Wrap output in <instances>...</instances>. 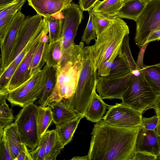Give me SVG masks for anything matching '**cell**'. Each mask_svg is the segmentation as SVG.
Here are the masks:
<instances>
[{"instance_id": "6da1fadb", "label": "cell", "mask_w": 160, "mask_h": 160, "mask_svg": "<svg viewBox=\"0 0 160 160\" xmlns=\"http://www.w3.org/2000/svg\"><path fill=\"white\" fill-rule=\"evenodd\" d=\"M142 128L110 125L103 120L96 122L91 133L88 160H133Z\"/></svg>"}, {"instance_id": "7a4b0ae2", "label": "cell", "mask_w": 160, "mask_h": 160, "mask_svg": "<svg viewBox=\"0 0 160 160\" xmlns=\"http://www.w3.org/2000/svg\"><path fill=\"white\" fill-rule=\"evenodd\" d=\"M81 58L82 67L75 92L70 98L62 100L77 114L84 115L96 91L98 76L93 65V45L83 48Z\"/></svg>"}, {"instance_id": "3957f363", "label": "cell", "mask_w": 160, "mask_h": 160, "mask_svg": "<svg viewBox=\"0 0 160 160\" xmlns=\"http://www.w3.org/2000/svg\"><path fill=\"white\" fill-rule=\"evenodd\" d=\"M129 33L127 23L122 18H116L97 36L93 45V65L96 71L104 62H113L121 51L125 37Z\"/></svg>"}, {"instance_id": "277c9868", "label": "cell", "mask_w": 160, "mask_h": 160, "mask_svg": "<svg viewBox=\"0 0 160 160\" xmlns=\"http://www.w3.org/2000/svg\"><path fill=\"white\" fill-rule=\"evenodd\" d=\"M159 96L141 72L138 76L132 74L130 85L121 100L123 104L143 114L147 110L154 109Z\"/></svg>"}, {"instance_id": "5b68a950", "label": "cell", "mask_w": 160, "mask_h": 160, "mask_svg": "<svg viewBox=\"0 0 160 160\" xmlns=\"http://www.w3.org/2000/svg\"><path fill=\"white\" fill-rule=\"evenodd\" d=\"M82 67L81 58L75 61L68 62L56 68V84L48 103L63 98L68 99L73 95Z\"/></svg>"}, {"instance_id": "8992f818", "label": "cell", "mask_w": 160, "mask_h": 160, "mask_svg": "<svg viewBox=\"0 0 160 160\" xmlns=\"http://www.w3.org/2000/svg\"><path fill=\"white\" fill-rule=\"evenodd\" d=\"M38 106L30 103L22 108L16 116V124L22 142L30 151L34 150L40 141L38 131L36 113Z\"/></svg>"}, {"instance_id": "52a82bcc", "label": "cell", "mask_w": 160, "mask_h": 160, "mask_svg": "<svg viewBox=\"0 0 160 160\" xmlns=\"http://www.w3.org/2000/svg\"><path fill=\"white\" fill-rule=\"evenodd\" d=\"M46 73L44 67L22 85L10 93L7 100L12 107L23 108L39 98L44 88Z\"/></svg>"}, {"instance_id": "ba28073f", "label": "cell", "mask_w": 160, "mask_h": 160, "mask_svg": "<svg viewBox=\"0 0 160 160\" xmlns=\"http://www.w3.org/2000/svg\"><path fill=\"white\" fill-rule=\"evenodd\" d=\"M136 22L134 41L140 48L149 35L160 26V0L148 2Z\"/></svg>"}, {"instance_id": "9c48e42d", "label": "cell", "mask_w": 160, "mask_h": 160, "mask_svg": "<svg viewBox=\"0 0 160 160\" xmlns=\"http://www.w3.org/2000/svg\"><path fill=\"white\" fill-rule=\"evenodd\" d=\"M102 120L108 125L130 128L141 126L142 113L122 102L109 106Z\"/></svg>"}, {"instance_id": "30bf717a", "label": "cell", "mask_w": 160, "mask_h": 160, "mask_svg": "<svg viewBox=\"0 0 160 160\" xmlns=\"http://www.w3.org/2000/svg\"><path fill=\"white\" fill-rule=\"evenodd\" d=\"M83 12L78 4L71 3L60 12L62 31L60 39L62 48L74 43L78 27L83 18Z\"/></svg>"}, {"instance_id": "8fae6325", "label": "cell", "mask_w": 160, "mask_h": 160, "mask_svg": "<svg viewBox=\"0 0 160 160\" xmlns=\"http://www.w3.org/2000/svg\"><path fill=\"white\" fill-rule=\"evenodd\" d=\"M131 72L123 76L108 75L98 77L96 91L102 99H119L128 88L131 82Z\"/></svg>"}, {"instance_id": "7c38bea8", "label": "cell", "mask_w": 160, "mask_h": 160, "mask_svg": "<svg viewBox=\"0 0 160 160\" xmlns=\"http://www.w3.org/2000/svg\"><path fill=\"white\" fill-rule=\"evenodd\" d=\"M25 18V15L20 10L15 14L4 40L0 43V74L2 73L10 64L18 35Z\"/></svg>"}, {"instance_id": "4fadbf2b", "label": "cell", "mask_w": 160, "mask_h": 160, "mask_svg": "<svg viewBox=\"0 0 160 160\" xmlns=\"http://www.w3.org/2000/svg\"><path fill=\"white\" fill-rule=\"evenodd\" d=\"M43 17L38 14L33 16H28L20 28L10 64L21 52L33 36Z\"/></svg>"}, {"instance_id": "5bb4252c", "label": "cell", "mask_w": 160, "mask_h": 160, "mask_svg": "<svg viewBox=\"0 0 160 160\" xmlns=\"http://www.w3.org/2000/svg\"><path fill=\"white\" fill-rule=\"evenodd\" d=\"M40 41L22 61L4 92L0 94L8 95L10 93L24 84L31 78L29 74L30 67L33 57L39 45Z\"/></svg>"}, {"instance_id": "9a60e30c", "label": "cell", "mask_w": 160, "mask_h": 160, "mask_svg": "<svg viewBox=\"0 0 160 160\" xmlns=\"http://www.w3.org/2000/svg\"><path fill=\"white\" fill-rule=\"evenodd\" d=\"M145 152L158 157L160 154V136L156 130L142 128L137 138L136 152Z\"/></svg>"}, {"instance_id": "2e32d148", "label": "cell", "mask_w": 160, "mask_h": 160, "mask_svg": "<svg viewBox=\"0 0 160 160\" xmlns=\"http://www.w3.org/2000/svg\"><path fill=\"white\" fill-rule=\"evenodd\" d=\"M28 5L37 14L43 17L61 12L71 4L72 0H27Z\"/></svg>"}, {"instance_id": "e0dca14e", "label": "cell", "mask_w": 160, "mask_h": 160, "mask_svg": "<svg viewBox=\"0 0 160 160\" xmlns=\"http://www.w3.org/2000/svg\"><path fill=\"white\" fill-rule=\"evenodd\" d=\"M148 2L146 0H126L115 18H126L136 22Z\"/></svg>"}, {"instance_id": "ac0fdd59", "label": "cell", "mask_w": 160, "mask_h": 160, "mask_svg": "<svg viewBox=\"0 0 160 160\" xmlns=\"http://www.w3.org/2000/svg\"><path fill=\"white\" fill-rule=\"evenodd\" d=\"M48 33V30L44 32L39 46L32 60L29 68L31 78L40 72L46 64L44 57L46 50L49 42Z\"/></svg>"}, {"instance_id": "d6986e66", "label": "cell", "mask_w": 160, "mask_h": 160, "mask_svg": "<svg viewBox=\"0 0 160 160\" xmlns=\"http://www.w3.org/2000/svg\"><path fill=\"white\" fill-rule=\"evenodd\" d=\"M48 106L51 108L52 121L56 127L74 118L78 115L68 108L62 100L49 103Z\"/></svg>"}, {"instance_id": "ffe728a7", "label": "cell", "mask_w": 160, "mask_h": 160, "mask_svg": "<svg viewBox=\"0 0 160 160\" xmlns=\"http://www.w3.org/2000/svg\"><path fill=\"white\" fill-rule=\"evenodd\" d=\"M108 106L97 93L95 91L88 108L84 115V117L92 122H98L102 119Z\"/></svg>"}, {"instance_id": "44dd1931", "label": "cell", "mask_w": 160, "mask_h": 160, "mask_svg": "<svg viewBox=\"0 0 160 160\" xmlns=\"http://www.w3.org/2000/svg\"><path fill=\"white\" fill-rule=\"evenodd\" d=\"M46 73L45 85L38 101L39 106L46 107L54 90L56 82V68L45 65L43 67Z\"/></svg>"}, {"instance_id": "7402d4cb", "label": "cell", "mask_w": 160, "mask_h": 160, "mask_svg": "<svg viewBox=\"0 0 160 160\" xmlns=\"http://www.w3.org/2000/svg\"><path fill=\"white\" fill-rule=\"evenodd\" d=\"M47 30H48V23L43 17L33 36L21 52L11 63L18 68L27 54L40 41L44 32Z\"/></svg>"}, {"instance_id": "603a6c76", "label": "cell", "mask_w": 160, "mask_h": 160, "mask_svg": "<svg viewBox=\"0 0 160 160\" xmlns=\"http://www.w3.org/2000/svg\"><path fill=\"white\" fill-rule=\"evenodd\" d=\"M84 117L83 115L78 114L74 118L56 127L55 129L64 147L71 141L79 122Z\"/></svg>"}, {"instance_id": "cb8c5ba5", "label": "cell", "mask_w": 160, "mask_h": 160, "mask_svg": "<svg viewBox=\"0 0 160 160\" xmlns=\"http://www.w3.org/2000/svg\"><path fill=\"white\" fill-rule=\"evenodd\" d=\"M3 135L8 141L13 160H15L24 144L16 124L12 123L5 128Z\"/></svg>"}, {"instance_id": "d4e9b609", "label": "cell", "mask_w": 160, "mask_h": 160, "mask_svg": "<svg viewBox=\"0 0 160 160\" xmlns=\"http://www.w3.org/2000/svg\"><path fill=\"white\" fill-rule=\"evenodd\" d=\"M126 0H103L98 1L93 7V12L108 18H114Z\"/></svg>"}, {"instance_id": "484cf974", "label": "cell", "mask_w": 160, "mask_h": 160, "mask_svg": "<svg viewBox=\"0 0 160 160\" xmlns=\"http://www.w3.org/2000/svg\"><path fill=\"white\" fill-rule=\"evenodd\" d=\"M63 51L60 39L49 42L45 54V64L48 67L57 68L60 66Z\"/></svg>"}, {"instance_id": "4316f807", "label": "cell", "mask_w": 160, "mask_h": 160, "mask_svg": "<svg viewBox=\"0 0 160 160\" xmlns=\"http://www.w3.org/2000/svg\"><path fill=\"white\" fill-rule=\"evenodd\" d=\"M145 78L153 91L160 95V63L146 66L140 69Z\"/></svg>"}, {"instance_id": "83f0119b", "label": "cell", "mask_w": 160, "mask_h": 160, "mask_svg": "<svg viewBox=\"0 0 160 160\" xmlns=\"http://www.w3.org/2000/svg\"><path fill=\"white\" fill-rule=\"evenodd\" d=\"M36 119L38 135L40 138L47 131L53 121L51 108L38 106Z\"/></svg>"}, {"instance_id": "f1b7e54d", "label": "cell", "mask_w": 160, "mask_h": 160, "mask_svg": "<svg viewBox=\"0 0 160 160\" xmlns=\"http://www.w3.org/2000/svg\"><path fill=\"white\" fill-rule=\"evenodd\" d=\"M64 147L55 129L49 130L46 145L45 160H56Z\"/></svg>"}, {"instance_id": "f546056e", "label": "cell", "mask_w": 160, "mask_h": 160, "mask_svg": "<svg viewBox=\"0 0 160 160\" xmlns=\"http://www.w3.org/2000/svg\"><path fill=\"white\" fill-rule=\"evenodd\" d=\"M8 95L0 94V135L2 137L4 129L9 126L15 119L12 108L6 103V99Z\"/></svg>"}, {"instance_id": "4dcf8cb0", "label": "cell", "mask_w": 160, "mask_h": 160, "mask_svg": "<svg viewBox=\"0 0 160 160\" xmlns=\"http://www.w3.org/2000/svg\"><path fill=\"white\" fill-rule=\"evenodd\" d=\"M60 12L44 17L48 23L49 42L56 41L60 38L62 31Z\"/></svg>"}, {"instance_id": "1f68e13d", "label": "cell", "mask_w": 160, "mask_h": 160, "mask_svg": "<svg viewBox=\"0 0 160 160\" xmlns=\"http://www.w3.org/2000/svg\"><path fill=\"white\" fill-rule=\"evenodd\" d=\"M131 72L128 63L121 50L112 63L109 75L123 76Z\"/></svg>"}, {"instance_id": "d6a6232c", "label": "cell", "mask_w": 160, "mask_h": 160, "mask_svg": "<svg viewBox=\"0 0 160 160\" xmlns=\"http://www.w3.org/2000/svg\"><path fill=\"white\" fill-rule=\"evenodd\" d=\"M49 130L47 131L40 138L35 148L30 151L32 160H45L46 145Z\"/></svg>"}, {"instance_id": "836d02e7", "label": "cell", "mask_w": 160, "mask_h": 160, "mask_svg": "<svg viewBox=\"0 0 160 160\" xmlns=\"http://www.w3.org/2000/svg\"><path fill=\"white\" fill-rule=\"evenodd\" d=\"M92 13L93 24L97 36H98L110 25L113 18H108L93 11Z\"/></svg>"}, {"instance_id": "e575fe53", "label": "cell", "mask_w": 160, "mask_h": 160, "mask_svg": "<svg viewBox=\"0 0 160 160\" xmlns=\"http://www.w3.org/2000/svg\"><path fill=\"white\" fill-rule=\"evenodd\" d=\"M88 12V20L82 37V41L87 45H89L92 40H95L97 37L93 22L92 9Z\"/></svg>"}, {"instance_id": "d590c367", "label": "cell", "mask_w": 160, "mask_h": 160, "mask_svg": "<svg viewBox=\"0 0 160 160\" xmlns=\"http://www.w3.org/2000/svg\"><path fill=\"white\" fill-rule=\"evenodd\" d=\"M25 0H16L8 4L0 7V19L10 15H15L20 9Z\"/></svg>"}, {"instance_id": "8d00e7d4", "label": "cell", "mask_w": 160, "mask_h": 160, "mask_svg": "<svg viewBox=\"0 0 160 160\" xmlns=\"http://www.w3.org/2000/svg\"><path fill=\"white\" fill-rule=\"evenodd\" d=\"M129 34L124 37L121 48V52L125 57L130 67L131 72L137 69H140L137 65L132 56L129 44L130 38Z\"/></svg>"}, {"instance_id": "74e56055", "label": "cell", "mask_w": 160, "mask_h": 160, "mask_svg": "<svg viewBox=\"0 0 160 160\" xmlns=\"http://www.w3.org/2000/svg\"><path fill=\"white\" fill-rule=\"evenodd\" d=\"M17 68V67L11 63L2 73L0 74V94L4 92Z\"/></svg>"}, {"instance_id": "f35d334b", "label": "cell", "mask_w": 160, "mask_h": 160, "mask_svg": "<svg viewBox=\"0 0 160 160\" xmlns=\"http://www.w3.org/2000/svg\"><path fill=\"white\" fill-rule=\"evenodd\" d=\"M0 141V160H13L8 141L3 135Z\"/></svg>"}, {"instance_id": "ab89813d", "label": "cell", "mask_w": 160, "mask_h": 160, "mask_svg": "<svg viewBox=\"0 0 160 160\" xmlns=\"http://www.w3.org/2000/svg\"><path fill=\"white\" fill-rule=\"evenodd\" d=\"M15 15H10L0 19V43L4 40Z\"/></svg>"}, {"instance_id": "60d3db41", "label": "cell", "mask_w": 160, "mask_h": 160, "mask_svg": "<svg viewBox=\"0 0 160 160\" xmlns=\"http://www.w3.org/2000/svg\"><path fill=\"white\" fill-rule=\"evenodd\" d=\"M158 121V116L157 113H156L155 115L149 118H146L142 116L141 126L142 128L147 130H156Z\"/></svg>"}, {"instance_id": "b9f144b4", "label": "cell", "mask_w": 160, "mask_h": 160, "mask_svg": "<svg viewBox=\"0 0 160 160\" xmlns=\"http://www.w3.org/2000/svg\"><path fill=\"white\" fill-rule=\"evenodd\" d=\"M156 156L149 153L143 151L135 152L133 160H157Z\"/></svg>"}, {"instance_id": "7bdbcfd3", "label": "cell", "mask_w": 160, "mask_h": 160, "mask_svg": "<svg viewBox=\"0 0 160 160\" xmlns=\"http://www.w3.org/2000/svg\"><path fill=\"white\" fill-rule=\"evenodd\" d=\"M99 0H79V5L84 11L89 12L92 9L96 2Z\"/></svg>"}, {"instance_id": "ee69618b", "label": "cell", "mask_w": 160, "mask_h": 160, "mask_svg": "<svg viewBox=\"0 0 160 160\" xmlns=\"http://www.w3.org/2000/svg\"><path fill=\"white\" fill-rule=\"evenodd\" d=\"M15 160H32L30 151L25 144Z\"/></svg>"}, {"instance_id": "f6af8a7d", "label": "cell", "mask_w": 160, "mask_h": 160, "mask_svg": "<svg viewBox=\"0 0 160 160\" xmlns=\"http://www.w3.org/2000/svg\"><path fill=\"white\" fill-rule=\"evenodd\" d=\"M149 43L148 42L145 43L140 48L137 61L136 62L137 65L140 69L142 68L144 66L143 63V58L145 51Z\"/></svg>"}, {"instance_id": "bcb514c9", "label": "cell", "mask_w": 160, "mask_h": 160, "mask_svg": "<svg viewBox=\"0 0 160 160\" xmlns=\"http://www.w3.org/2000/svg\"><path fill=\"white\" fill-rule=\"evenodd\" d=\"M160 40V26L152 32L148 38L146 42H149Z\"/></svg>"}, {"instance_id": "7dc6e473", "label": "cell", "mask_w": 160, "mask_h": 160, "mask_svg": "<svg viewBox=\"0 0 160 160\" xmlns=\"http://www.w3.org/2000/svg\"><path fill=\"white\" fill-rule=\"evenodd\" d=\"M16 0H0V7L8 4Z\"/></svg>"}, {"instance_id": "c3c4849f", "label": "cell", "mask_w": 160, "mask_h": 160, "mask_svg": "<svg viewBox=\"0 0 160 160\" xmlns=\"http://www.w3.org/2000/svg\"><path fill=\"white\" fill-rule=\"evenodd\" d=\"M154 109L156 112H160V95Z\"/></svg>"}, {"instance_id": "681fc988", "label": "cell", "mask_w": 160, "mask_h": 160, "mask_svg": "<svg viewBox=\"0 0 160 160\" xmlns=\"http://www.w3.org/2000/svg\"><path fill=\"white\" fill-rule=\"evenodd\" d=\"M158 116V125L156 129L157 133L160 136V112H156Z\"/></svg>"}, {"instance_id": "f907efd6", "label": "cell", "mask_w": 160, "mask_h": 160, "mask_svg": "<svg viewBox=\"0 0 160 160\" xmlns=\"http://www.w3.org/2000/svg\"><path fill=\"white\" fill-rule=\"evenodd\" d=\"M71 160H88L87 156H78L73 157Z\"/></svg>"}, {"instance_id": "816d5d0a", "label": "cell", "mask_w": 160, "mask_h": 160, "mask_svg": "<svg viewBox=\"0 0 160 160\" xmlns=\"http://www.w3.org/2000/svg\"><path fill=\"white\" fill-rule=\"evenodd\" d=\"M158 159H160V154L158 157Z\"/></svg>"}, {"instance_id": "f5cc1de1", "label": "cell", "mask_w": 160, "mask_h": 160, "mask_svg": "<svg viewBox=\"0 0 160 160\" xmlns=\"http://www.w3.org/2000/svg\"><path fill=\"white\" fill-rule=\"evenodd\" d=\"M147 0V1H151L152 0Z\"/></svg>"}, {"instance_id": "db71d44e", "label": "cell", "mask_w": 160, "mask_h": 160, "mask_svg": "<svg viewBox=\"0 0 160 160\" xmlns=\"http://www.w3.org/2000/svg\"></svg>"}]
</instances>
